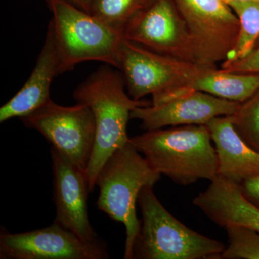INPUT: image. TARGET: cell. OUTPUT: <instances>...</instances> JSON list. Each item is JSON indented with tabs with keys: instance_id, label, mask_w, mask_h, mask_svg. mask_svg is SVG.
Instances as JSON below:
<instances>
[{
	"instance_id": "1",
	"label": "cell",
	"mask_w": 259,
	"mask_h": 259,
	"mask_svg": "<svg viewBox=\"0 0 259 259\" xmlns=\"http://www.w3.org/2000/svg\"><path fill=\"white\" fill-rule=\"evenodd\" d=\"M122 74L108 66L97 69L73 93L76 103L93 110L96 124L95 146L86 175L89 190L93 192L97 177L105 162L118 148L129 142L127 126L131 112L151 102L135 100L125 91Z\"/></svg>"
},
{
	"instance_id": "2",
	"label": "cell",
	"mask_w": 259,
	"mask_h": 259,
	"mask_svg": "<svg viewBox=\"0 0 259 259\" xmlns=\"http://www.w3.org/2000/svg\"><path fill=\"white\" fill-rule=\"evenodd\" d=\"M212 141L206 125L151 130L130 138L155 171L182 185L218 176L217 153Z\"/></svg>"
},
{
	"instance_id": "3",
	"label": "cell",
	"mask_w": 259,
	"mask_h": 259,
	"mask_svg": "<svg viewBox=\"0 0 259 259\" xmlns=\"http://www.w3.org/2000/svg\"><path fill=\"white\" fill-rule=\"evenodd\" d=\"M161 177L130 141L112 153L99 173L97 207L125 226V259L134 258L135 241L141 231L136 212L140 192L145 186L153 187Z\"/></svg>"
},
{
	"instance_id": "4",
	"label": "cell",
	"mask_w": 259,
	"mask_h": 259,
	"mask_svg": "<svg viewBox=\"0 0 259 259\" xmlns=\"http://www.w3.org/2000/svg\"><path fill=\"white\" fill-rule=\"evenodd\" d=\"M143 220L134 246V258L219 259L223 243L193 231L167 211L145 186L138 199Z\"/></svg>"
},
{
	"instance_id": "5",
	"label": "cell",
	"mask_w": 259,
	"mask_h": 259,
	"mask_svg": "<svg viewBox=\"0 0 259 259\" xmlns=\"http://www.w3.org/2000/svg\"><path fill=\"white\" fill-rule=\"evenodd\" d=\"M52 29L65 72L84 61H96L118 69L123 34L96 17L61 0L49 3Z\"/></svg>"
},
{
	"instance_id": "6",
	"label": "cell",
	"mask_w": 259,
	"mask_h": 259,
	"mask_svg": "<svg viewBox=\"0 0 259 259\" xmlns=\"http://www.w3.org/2000/svg\"><path fill=\"white\" fill-rule=\"evenodd\" d=\"M188 32L194 63L216 68L236 46L240 23L223 0H175Z\"/></svg>"
},
{
	"instance_id": "7",
	"label": "cell",
	"mask_w": 259,
	"mask_h": 259,
	"mask_svg": "<svg viewBox=\"0 0 259 259\" xmlns=\"http://www.w3.org/2000/svg\"><path fill=\"white\" fill-rule=\"evenodd\" d=\"M20 120L26 127L38 131L52 147L86 172L96 137L95 116L88 105L63 106L50 100Z\"/></svg>"
},
{
	"instance_id": "8",
	"label": "cell",
	"mask_w": 259,
	"mask_h": 259,
	"mask_svg": "<svg viewBox=\"0 0 259 259\" xmlns=\"http://www.w3.org/2000/svg\"><path fill=\"white\" fill-rule=\"evenodd\" d=\"M204 66L158 54L129 40H124L119 58L130 96L141 100L187 88Z\"/></svg>"
},
{
	"instance_id": "9",
	"label": "cell",
	"mask_w": 259,
	"mask_h": 259,
	"mask_svg": "<svg viewBox=\"0 0 259 259\" xmlns=\"http://www.w3.org/2000/svg\"><path fill=\"white\" fill-rule=\"evenodd\" d=\"M239 105V102L187 87L152 97L151 105L135 108L131 119L141 121L146 131L166 126L207 125L214 117L233 115Z\"/></svg>"
},
{
	"instance_id": "10",
	"label": "cell",
	"mask_w": 259,
	"mask_h": 259,
	"mask_svg": "<svg viewBox=\"0 0 259 259\" xmlns=\"http://www.w3.org/2000/svg\"><path fill=\"white\" fill-rule=\"evenodd\" d=\"M107 244L102 240L83 241L57 223L35 231L11 233L2 229L1 259H105Z\"/></svg>"
},
{
	"instance_id": "11",
	"label": "cell",
	"mask_w": 259,
	"mask_h": 259,
	"mask_svg": "<svg viewBox=\"0 0 259 259\" xmlns=\"http://www.w3.org/2000/svg\"><path fill=\"white\" fill-rule=\"evenodd\" d=\"M123 35L158 54L194 63L188 32L172 0H154L140 10L126 25Z\"/></svg>"
},
{
	"instance_id": "12",
	"label": "cell",
	"mask_w": 259,
	"mask_h": 259,
	"mask_svg": "<svg viewBox=\"0 0 259 259\" xmlns=\"http://www.w3.org/2000/svg\"><path fill=\"white\" fill-rule=\"evenodd\" d=\"M54 175V223L83 241L96 242L100 238L89 220L88 180L86 172L70 162L56 148H51Z\"/></svg>"
},
{
	"instance_id": "13",
	"label": "cell",
	"mask_w": 259,
	"mask_h": 259,
	"mask_svg": "<svg viewBox=\"0 0 259 259\" xmlns=\"http://www.w3.org/2000/svg\"><path fill=\"white\" fill-rule=\"evenodd\" d=\"M60 51L51 27L30 77L18 93L0 108V122L30 115L51 100L54 79L64 73Z\"/></svg>"
},
{
	"instance_id": "14",
	"label": "cell",
	"mask_w": 259,
	"mask_h": 259,
	"mask_svg": "<svg viewBox=\"0 0 259 259\" xmlns=\"http://www.w3.org/2000/svg\"><path fill=\"white\" fill-rule=\"evenodd\" d=\"M193 203L218 226L238 225L259 233V209L242 193L239 184L216 177Z\"/></svg>"
},
{
	"instance_id": "15",
	"label": "cell",
	"mask_w": 259,
	"mask_h": 259,
	"mask_svg": "<svg viewBox=\"0 0 259 259\" xmlns=\"http://www.w3.org/2000/svg\"><path fill=\"white\" fill-rule=\"evenodd\" d=\"M206 125L217 153L219 176L238 184L259 177V151L243 141L229 116L214 117Z\"/></svg>"
},
{
	"instance_id": "16",
	"label": "cell",
	"mask_w": 259,
	"mask_h": 259,
	"mask_svg": "<svg viewBox=\"0 0 259 259\" xmlns=\"http://www.w3.org/2000/svg\"><path fill=\"white\" fill-rule=\"evenodd\" d=\"M188 88L242 103L258 91L259 74H237L216 68L202 67Z\"/></svg>"
},
{
	"instance_id": "17",
	"label": "cell",
	"mask_w": 259,
	"mask_h": 259,
	"mask_svg": "<svg viewBox=\"0 0 259 259\" xmlns=\"http://www.w3.org/2000/svg\"><path fill=\"white\" fill-rule=\"evenodd\" d=\"M228 6L239 20L240 28L236 46L226 61L241 59L249 54L259 37V3L234 2ZM224 62V61H223Z\"/></svg>"
},
{
	"instance_id": "18",
	"label": "cell",
	"mask_w": 259,
	"mask_h": 259,
	"mask_svg": "<svg viewBox=\"0 0 259 259\" xmlns=\"http://www.w3.org/2000/svg\"><path fill=\"white\" fill-rule=\"evenodd\" d=\"M143 9V0H94L91 14L123 34L131 19Z\"/></svg>"
},
{
	"instance_id": "19",
	"label": "cell",
	"mask_w": 259,
	"mask_h": 259,
	"mask_svg": "<svg viewBox=\"0 0 259 259\" xmlns=\"http://www.w3.org/2000/svg\"><path fill=\"white\" fill-rule=\"evenodd\" d=\"M228 237V246L219 259H259V233L238 225L225 228Z\"/></svg>"
},
{
	"instance_id": "20",
	"label": "cell",
	"mask_w": 259,
	"mask_h": 259,
	"mask_svg": "<svg viewBox=\"0 0 259 259\" xmlns=\"http://www.w3.org/2000/svg\"><path fill=\"white\" fill-rule=\"evenodd\" d=\"M229 117L243 141L259 151V90Z\"/></svg>"
},
{
	"instance_id": "21",
	"label": "cell",
	"mask_w": 259,
	"mask_h": 259,
	"mask_svg": "<svg viewBox=\"0 0 259 259\" xmlns=\"http://www.w3.org/2000/svg\"><path fill=\"white\" fill-rule=\"evenodd\" d=\"M221 70L237 74H259V47L241 59L224 61Z\"/></svg>"
},
{
	"instance_id": "22",
	"label": "cell",
	"mask_w": 259,
	"mask_h": 259,
	"mask_svg": "<svg viewBox=\"0 0 259 259\" xmlns=\"http://www.w3.org/2000/svg\"><path fill=\"white\" fill-rule=\"evenodd\" d=\"M239 185L243 195L259 209V177L243 181Z\"/></svg>"
},
{
	"instance_id": "23",
	"label": "cell",
	"mask_w": 259,
	"mask_h": 259,
	"mask_svg": "<svg viewBox=\"0 0 259 259\" xmlns=\"http://www.w3.org/2000/svg\"><path fill=\"white\" fill-rule=\"evenodd\" d=\"M45 1L47 2L48 4L51 0H45ZM61 1L69 3V4L72 5L73 6L91 14L94 0H61Z\"/></svg>"
},
{
	"instance_id": "24",
	"label": "cell",
	"mask_w": 259,
	"mask_h": 259,
	"mask_svg": "<svg viewBox=\"0 0 259 259\" xmlns=\"http://www.w3.org/2000/svg\"><path fill=\"white\" fill-rule=\"evenodd\" d=\"M223 1L228 5H229L230 3H234V2H253V3H259V0H223Z\"/></svg>"
},
{
	"instance_id": "25",
	"label": "cell",
	"mask_w": 259,
	"mask_h": 259,
	"mask_svg": "<svg viewBox=\"0 0 259 259\" xmlns=\"http://www.w3.org/2000/svg\"><path fill=\"white\" fill-rule=\"evenodd\" d=\"M154 0H143L144 8H147L150 5L152 4Z\"/></svg>"
}]
</instances>
